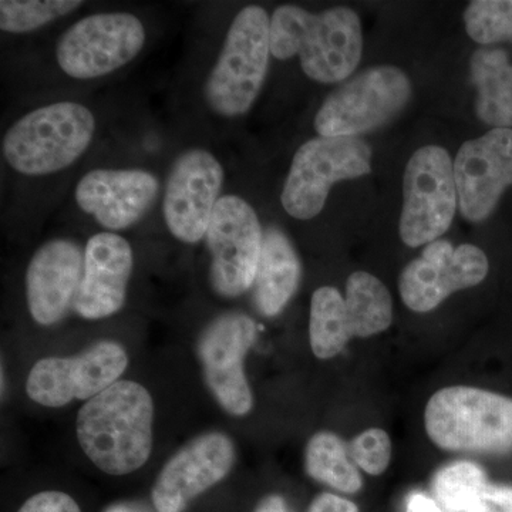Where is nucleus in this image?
<instances>
[{
  "instance_id": "nucleus-31",
  "label": "nucleus",
  "mask_w": 512,
  "mask_h": 512,
  "mask_svg": "<svg viewBox=\"0 0 512 512\" xmlns=\"http://www.w3.org/2000/svg\"><path fill=\"white\" fill-rule=\"evenodd\" d=\"M308 512H359L352 501L338 497L335 494L323 493L318 495L309 505Z\"/></svg>"
},
{
  "instance_id": "nucleus-3",
  "label": "nucleus",
  "mask_w": 512,
  "mask_h": 512,
  "mask_svg": "<svg viewBox=\"0 0 512 512\" xmlns=\"http://www.w3.org/2000/svg\"><path fill=\"white\" fill-rule=\"evenodd\" d=\"M427 436L453 453H512V399L470 386L444 387L424 412Z\"/></svg>"
},
{
  "instance_id": "nucleus-11",
  "label": "nucleus",
  "mask_w": 512,
  "mask_h": 512,
  "mask_svg": "<svg viewBox=\"0 0 512 512\" xmlns=\"http://www.w3.org/2000/svg\"><path fill=\"white\" fill-rule=\"evenodd\" d=\"M128 365L119 343L101 340L70 357H46L30 370L26 392L45 407H63L72 400H87L119 382Z\"/></svg>"
},
{
  "instance_id": "nucleus-6",
  "label": "nucleus",
  "mask_w": 512,
  "mask_h": 512,
  "mask_svg": "<svg viewBox=\"0 0 512 512\" xmlns=\"http://www.w3.org/2000/svg\"><path fill=\"white\" fill-rule=\"evenodd\" d=\"M412 94V82L399 67H369L326 97L315 117L316 131L319 137H359L399 116Z\"/></svg>"
},
{
  "instance_id": "nucleus-16",
  "label": "nucleus",
  "mask_w": 512,
  "mask_h": 512,
  "mask_svg": "<svg viewBox=\"0 0 512 512\" xmlns=\"http://www.w3.org/2000/svg\"><path fill=\"white\" fill-rule=\"evenodd\" d=\"M235 447L227 434L210 431L181 448L165 463L153 487L157 512H184L188 505L228 476Z\"/></svg>"
},
{
  "instance_id": "nucleus-29",
  "label": "nucleus",
  "mask_w": 512,
  "mask_h": 512,
  "mask_svg": "<svg viewBox=\"0 0 512 512\" xmlns=\"http://www.w3.org/2000/svg\"><path fill=\"white\" fill-rule=\"evenodd\" d=\"M466 512H512V487L488 483Z\"/></svg>"
},
{
  "instance_id": "nucleus-33",
  "label": "nucleus",
  "mask_w": 512,
  "mask_h": 512,
  "mask_svg": "<svg viewBox=\"0 0 512 512\" xmlns=\"http://www.w3.org/2000/svg\"><path fill=\"white\" fill-rule=\"evenodd\" d=\"M254 512H289V510L281 495L272 494L262 498Z\"/></svg>"
},
{
  "instance_id": "nucleus-7",
  "label": "nucleus",
  "mask_w": 512,
  "mask_h": 512,
  "mask_svg": "<svg viewBox=\"0 0 512 512\" xmlns=\"http://www.w3.org/2000/svg\"><path fill=\"white\" fill-rule=\"evenodd\" d=\"M372 173V150L360 137H316L293 157L281 202L296 220L320 214L333 185Z\"/></svg>"
},
{
  "instance_id": "nucleus-24",
  "label": "nucleus",
  "mask_w": 512,
  "mask_h": 512,
  "mask_svg": "<svg viewBox=\"0 0 512 512\" xmlns=\"http://www.w3.org/2000/svg\"><path fill=\"white\" fill-rule=\"evenodd\" d=\"M305 470L313 480L335 488L340 493L355 494L362 490L363 480L349 448L338 434L319 431L309 440L305 450Z\"/></svg>"
},
{
  "instance_id": "nucleus-26",
  "label": "nucleus",
  "mask_w": 512,
  "mask_h": 512,
  "mask_svg": "<svg viewBox=\"0 0 512 512\" xmlns=\"http://www.w3.org/2000/svg\"><path fill=\"white\" fill-rule=\"evenodd\" d=\"M83 2L74 0H2L0 29L8 33H28L69 15Z\"/></svg>"
},
{
  "instance_id": "nucleus-5",
  "label": "nucleus",
  "mask_w": 512,
  "mask_h": 512,
  "mask_svg": "<svg viewBox=\"0 0 512 512\" xmlns=\"http://www.w3.org/2000/svg\"><path fill=\"white\" fill-rule=\"evenodd\" d=\"M271 56V18L261 6H247L229 26L220 57L205 84V100L214 113H247L264 86Z\"/></svg>"
},
{
  "instance_id": "nucleus-32",
  "label": "nucleus",
  "mask_w": 512,
  "mask_h": 512,
  "mask_svg": "<svg viewBox=\"0 0 512 512\" xmlns=\"http://www.w3.org/2000/svg\"><path fill=\"white\" fill-rule=\"evenodd\" d=\"M407 512H444L436 501L423 494L410 495L407 500Z\"/></svg>"
},
{
  "instance_id": "nucleus-30",
  "label": "nucleus",
  "mask_w": 512,
  "mask_h": 512,
  "mask_svg": "<svg viewBox=\"0 0 512 512\" xmlns=\"http://www.w3.org/2000/svg\"><path fill=\"white\" fill-rule=\"evenodd\" d=\"M18 512H82L70 495L60 491H43L30 497Z\"/></svg>"
},
{
  "instance_id": "nucleus-20",
  "label": "nucleus",
  "mask_w": 512,
  "mask_h": 512,
  "mask_svg": "<svg viewBox=\"0 0 512 512\" xmlns=\"http://www.w3.org/2000/svg\"><path fill=\"white\" fill-rule=\"evenodd\" d=\"M301 278L302 265L292 242L281 229H266L252 286L255 308L268 318L279 315L298 291Z\"/></svg>"
},
{
  "instance_id": "nucleus-15",
  "label": "nucleus",
  "mask_w": 512,
  "mask_h": 512,
  "mask_svg": "<svg viewBox=\"0 0 512 512\" xmlns=\"http://www.w3.org/2000/svg\"><path fill=\"white\" fill-rule=\"evenodd\" d=\"M454 178L461 215L474 224L487 220L512 185V128L466 141L454 160Z\"/></svg>"
},
{
  "instance_id": "nucleus-34",
  "label": "nucleus",
  "mask_w": 512,
  "mask_h": 512,
  "mask_svg": "<svg viewBox=\"0 0 512 512\" xmlns=\"http://www.w3.org/2000/svg\"><path fill=\"white\" fill-rule=\"evenodd\" d=\"M103 512H147V511L143 510V508L137 507V505H134V504L121 503V504L111 505V507L107 508V510L103 511Z\"/></svg>"
},
{
  "instance_id": "nucleus-18",
  "label": "nucleus",
  "mask_w": 512,
  "mask_h": 512,
  "mask_svg": "<svg viewBox=\"0 0 512 512\" xmlns=\"http://www.w3.org/2000/svg\"><path fill=\"white\" fill-rule=\"evenodd\" d=\"M79 245L55 239L37 249L26 271L30 315L42 326L60 322L74 306L83 278Z\"/></svg>"
},
{
  "instance_id": "nucleus-1",
  "label": "nucleus",
  "mask_w": 512,
  "mask_h": 512,
  "mask_svg": "<svg viewBox=\"0 0 512 512\" xmlns=\"http://www.w3.org/2000/svg\"><path fill=\"white\" fill-rule=\"evenodd\" d=\"M153 420L154 403L146 387L120 380L80 409L77 439L103 473L126 476L150 458Z\"/></svg>"
},
{
  "instance_id": "nucleus-12",
  "label": "nucleus",
  "mask_w": 512,
  "mask_h": 512,
  "mask_svg": "<svg viewBox=\"0 0 512 512\" xmlns=\"http://www.w3.org/2000/svg\"><path fill=\"white\" fill-rule=\"evenodd\" d=\"M255 339V322L242 313L218 316L198 339L205 383L222 409L232 416H245L254 406L244 362Z\"/></svg>"
},
{
  "instance_id": "nucleus-19",
  "label": "nucleus",
  "mask_w": 512,
  "mask_h": 512,
  "mask_svg": "<svg viewBox=\"0 0 512 512\" xmlns=\"http://www.w3.org/2000/svg\"><path fill=\"white\" fill-rule=\"evenodd\" d=\"M133 272V249L117 234L101 232L89 239L84 251L83 278L73 308L84 319L114 315L126 302Z\"/></svg>"
},
{
  "instance_id": "nucleus-8",
  "label": "nucleus",
  "mask_w": 512,
  "mask_h": 512,
  "mask_svg": "<svg viewBox=\"0 0 512 512\" xmlns=\"http://www.w3.org/2000/svg\"><path fill=\"white\" fill-rule=\"evenodd\" d=\"M457 208L450 154L434 144L419 148L404 170L400 238L410 248L437 241L453 224Z\"/></svg>"
},
{
  "instance_id": "nucleus-21",
  "label": "nucleus",
  "mask_w": 512,
  "mask_h": 512,
  "mask_svg": "<svg viewBox=\"0 0 512 512\" xmlns=\"http://www.w3.org/2000/svg\"><path fill=\"white\" fill-rule=\"evenodd\" d=\"M478 119L493 128L512 127V64L505 50L480 49L470 62Z\"/></svg>"
},
{
  "instance_id": "nucleus-22",
  "label": "nucleus",
  "mask_w": 512,
  "mask_h": 512,
  "mask_svg": "<svg viewBox=\"0 0 512 512\" xmlns=\"http://www.w3.org/2000/svg\"><path fill=\"white\" fill-rule=\"evenodd\" d=\"M345 301L353 338H370L392 325V295L376 276L353 272L346 282Z\"/></svg>"
},
{
  "instance_id": "nucleus-23",
  "label": "nucleus",
  "mask_w": 512,
  "mask_h": 512,
  "mask_svg": "<svg viewBox=\"0 0 512 512\" xmlns=\"http://www.w3.org/2000/svg\"><path fill=\"white\" fill-rule=\"evenodd\" d=\"M352 338L345 296L332 286L316 289L312 295L309 322L313 355L322 360L332 359Z\"/></svg>"
},
{
  "instance_id": "nucleus-9",
  "label": "nucleus",
  "mask_w": 512,
  "mask_h": 512,
  "mask_svg": "<svg viewBox=\"0 0 512 512\" xmlns=\"http://www.w3.org/2000/svg\"><path fill=\"white\" fill-rule=\"evenodd\" d=\"M210 284L224 298H237L254 286L264 231L247 201L225 195L215 205L207 235Z\"/></svg>"
},
{
  "instance_id": "nucleus-2",
  "label": "nucleus",
  "mask_w": 512,
  "mask_h": 512,
  "mask_svg": "<svg viewBox=\"0 0 512 512\" xmlns=\"http://www.w3.org/2000/svg\"><path fill=\"white\" fill-rule=\"evenodd\" d=\"M271 55L279 60L299 56L303 73L315 82H345L362 60V23L355 10L343 6L318 15L279 6L271 18Z\"/></svg>"
},
{
  "instance_id": "nucleus-27",
  "label": "nucleus",
  "mask_w": 512,
  "mask_h": 512,
  "mask_svg": "<svg viewBox=\"0 0 512 512\" xmlns=\"http://www.w3.org/2000/svg\"><path fill=\"white\" fill-rule=\"evenodd\" d=\"M463 19L468 36L478 45L512 42V0H474Z\"/></svg>"
},
{
  "instance_id": "nucleus-25",
  "label": "nucleus",
  "mask_w": 512,
  "mask_h": 512,
  "mask_svg": "<svg viewBox=\"0 0 512 512\" xmlns=\"http://www.w3.org/2000/svg\"><path fill=\"white\" fill-rule=\"evenodd\" d=\"M488 484L483 468L470 461H457L437 471L433 493L448 512H466Z\"/></svg>"
},
{
  "instance_id": "nucleus-17",
  "label": "nucleus",
  "mask_w": 512,
  "mask_h": 512,
  "mask_svg": "<svg viewBox=\"0 0 512 512\" xmlns=\"http://www.w3.org/2000/svg\"><path fill=\"white\" fill-rule=\"evenodd\" d=\"M158 180L143 170H94L76 188L77 205L101 227L121 231L150 210L158 194Z\"/></svg>"
},
{
  "instance_id": "nucleus-28",
  "label": "nucleus",
  "mask_w": 512,
  "mask_h": 512,
  "mask_svg": "<svg viewBox=\"0 0 512 512\" xmlns=\"http://www.w3.org/2000/svg\"><path fill=\"white\" fill-rule=\"evenodd\" d=\"M349 457L370 476H380L392 460V440L382 429L360 433L349 444Z\"/></svg>"
},
{
  "instance_id": "nucleus-13",
  "label": "nucleus",
  "mask_w": 512,
  "mask_h": 512,
  "mask_svg": "<svg viewBox=\"0 0 512 512\" xmlns=\"http://www.w3.org/2000/svg\"><path fill=\"white\" fill-rule=\"evenodd\" d=\"M488 271L490 264L483 249L473 244L454 247L446 239H437L403 269L400 296L413 312H431L451 293L481 284Z\"/></svg>"
},
{
  "instance_id": "nucleus-10",
  "label": "nucleus",
  "mask_w": 512,
  "mask_h": 512,
  "mask_svg": "<svg viewBox=\"0 0 512 512\" xmlns=\"http://www.w3.org/2000/svg\"><path fill=\"white\" fill-rule=\"evenodd\" d=\"M146 30L130 13H100L74 23L60 37L57 63L67 76L89 80L126 66L143 49Z\"/></svg>"
},
{
  "instance_id": "nucleus-4",
  "label": "nucleus",
  "mask_w": 512,
  "mask_h": 512,
  "mask_svg": "<svg viewBox=\"0 0 512 512\" xmlns=\"http://www.w3.org/2000/svg\"><path fill=\"white\" fill-rule=\"evenodd\" d=\"M96 120L82 104L63 101L30 111L3 138L2 151L13 170L47 175L70 167L92 143Z\"/></svg>"
},
{
  "instance_id": "nucleus-14",
  "label": "nucleus",
  "mask_w": 512,
  "mask_h": 512,
  "mask_svg": "<svg viewBox=\"0 0 512 512\" xmlns=\"http://www.w3.org/2000/svg\"><path fill=\"white\" fill-rule=\"evenodd\" d=\"M222 184V165L208 151H185L177 158L163 204L165 224L175 238L195 244L207 235Z\"/></svg>"
}]
</instances>
